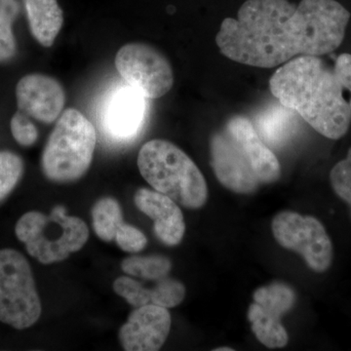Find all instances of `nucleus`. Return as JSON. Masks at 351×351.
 <instances>
[{
    "mask_svg": "<svg viewBox=\"0 0 351 351\" xmlns=\"http://www.w3.org/2000/svg\"><path fill=\"white\" fill-rule=\"evenodd\" d=\"M350 13L336 0H247L237 18H226L216 43L233 62L271 69L301 56L321 57L338 49Z\"/></svg>",
    "mask_w": 351,
    "mask_h": 351,
    "instance_id": "1",
    "label": "nucleus"
},
{
    "mask_svg": "<svg viewBox=\"0 0 351 351\" xmlns=\"http://www.w3.org/2000/svg\"><path fill=\"white\" fill-rule=\"evenodd\" d=\"M269 88L279 104L320 135L339 140L348 131L351 110L345 90L335 69L319 57H298L279 66Z\"/></svg>",
    "mask_w": 351,
    "mask_h": 351,
    "instance_id": "2",
    "label": "nucleus"
},
{
    "mask_svg": "<svg viewBox=\"0 0 351 351\" xmlns=\"http://www.w3.org/2000/svg\"><path fill=\"white\" fill-rule=\"evenodd\" d=\"M211 164L218 181L239 195H250L261 184L280 178L278 159L248 119L237 115L210 141Z\"/></svg>",
    "mask_w": 351,
    "mask_h": 351,
    "instance_id": "3",
    "label": "nucleus"
},
{
    "mask_svg": "<svg viewBox=\"0 0 351 351\" xmlns=\"http://www.w3.org/2000/svg\"><path fill=\"white\" fill-rule=\"evenodd\" d=\"M141 175L154 191L189 209H199L208 199L204 176L186 154L168 141L145 143L138 156Z\"/></svg>",
    "mask_w": 351,
    "mask_h": 351,
    "instance_id": "4",
    "label": "nucleus"
},
{
    "mask_svg": "<svg viewBox=\"0 0 351 351\" xmlns=\"http://www.w3.org/2000/svg\"><path fill=\"white\" fill-rule=\"evenodd\" d=\"M96 143V130L91 121L75 108L64 110L43 149L44 175L55 182L80 179L91 165Z\"/></svg>",
    "mask_w": 351,
    "mask_h": 351,
    "instance_id": "5",
    "label": "nucleus"
},
{
    "mask_svg": "<svg viewBox=\"0 0 351 351\" xmlns=\"http://www.w3.org/2000/svg\"><path fill=\"white\" fill-rule=\"evenodd\" d=\"M15 233L27 253L43 265L63 262L89 239L85 221L68 216L64 206L53 208L49 215L27 212L16 223Z\"/></svg>",
    "mask_w": 351,
    "mask_h": 351,
    "instance_id": "6",
    "label": "nucleus"
},
{
    "mask_svg": "<svg viewBox=\"0 0 351 351\" xmlns=\"http://www.w3.org/2000/svg\"><path fill=\"white\" fill-rule=\"evenodd\" d=\"M43 313L31 265L20 252L0 250V322L25 330Z\"/></svg>",
    "mask_w": 351,
    "mask_h": 351,
    "instance_id": "7",
    "label": "nucleus"
},
{
    "mask_svg": "<svg viewBox=\"0 0 351 351\" xmlns=\"http://www.w3.org/2000/svg\"><path fill=\"white\" fill-rule=\"evenodd\" d=\"M272 232L280 246L300 254L313 271L323 274L331 267V239L322 223L314 217L281 212L272 221Z\"/></svg>",
    "mask_w": 351,
    "mask_h": 351,
    "instance_id": "8",
    "label": "nucleus"
},
{
    "mask_svg": "<svg viewBox=\"0 0 351 351\" xmlns=\"http://www.w3.org/2000/svg\"><path fill=\"white\" fill-rule=\"evenodd\" d=\"M115 66L129 86L145 99L161 98L174 83L170 62L149 44L122 46L115 56Z\"/></svg>",
    "mask_w": 351,
    "mask_h": 351,
    "instance_id": "9",
    "label": "nucleus"
},
{
    "mask_svg": "<svg viewBox=\"0 0 351 351\" xmlns=\"http://www.w3.org/2000/svg\"><path fill=\"white\" fill-rule=\"evenodd\" d=\"M171 315L168 308L145 304L136 307L119 329L120 345L126 351H156L169 336Z\"/></svg>",
    "mask_w": 351,
    "mask_h": 351,
    "instance_id": "10",
    "label": "nucleus"
},
{
    "mask_svg": "<svg viewBox=\"0 0 351 351\" xmlns=\"http://www.w3.org/2000/svg\"><path fill=\"white\" fill-rule=\"evenodd\" d=\"M18 110L43 123L59 119L66 103L61 83L51 76L32 73L21 78L16 86Z\"/></svg>",
    "mask_w": 351,
    "mask_h": 351,
    "instance_id": "11",
    "label": "nucleus"
},
{
    "mask_svg": "<svg viewBox=\"0 0 351 351\" xmlns=\"http://www.w3.org/2000/svg\"><path fill=\"white\" fill-rule=\"evenodd\" d=\"M145 97L131 86L121 87L108 98L103 113L106 133L115 141H129L137 136L145 121Z\"/></svg>",
    "mask_w": 351,
    "mask_h": 351,
    "instance_id": "12",
    "label": "nucleus"
},
{
    "mask_svg": "<svg viewBox=\"0 0 351 351\" xmlns=\"http://www.w3.org/2000/svg\"><path fill=\"white\" fill-rule=\"evenodd\" d=\"M134 202L142 213L154 221L157 239L167 246H176L184 239L186 223L181 208L176 201L154 189H140Z\"/></svg>",
    "mask_w": 351,
    "mask_h": 351,
    "instance_id": "13",
    "label": "nucleus"
},
{
    "mask_svg": "<svg viewBox=\"0 0 351 351\" xmlns=\"http://www.w3.org/2000/svg\"><path fill=\"white\" fill-rule=\"evenodd\" d=\"M285 311L276 304L254 301L249 307L248 319L258 341L269 348H284L288 343V334L281 323Z\"/></svg>",
    "mask_w": 351,
    "mask_h": 351,
    "instance_id": "14",
    "label": "nucleus"
},
{
    "mask_svg": "<svg viewBox=\"0 0 351 351\" xmlns=\"http://www.w3.org/2000/svg\"><path fill=\"white\" fill-rule=\"evenodd\" d=\"M29 29L43 47H51L64 24V14L58 0H25Z\"/></svg>",
    "mask_w": 351,
    "mask_h": 351,
    "instance_id": "15",
    "label": "nucleus"
},
{
    "mask_svg": "<svg viewBox=\"0 0 351 351\" xmlns=\"http://www.w3.org/2000/svg\"><path fill=\"white\" fill-rule=\"evenodd\" d=\"M298 115L284 106H274L261 113L255 127L258 136L269 147H280L295 135Z\"/></svg>",
    "mask_w": 351,
    "mask_h": 351,
    "instance_id": "16",
    "label": "nucleus"
},
{
    "mask_svg": "<svg viewBox=\"0 0 351 351\" xmlns=\"http://www.w3.org/2000/svg\"><path fill=\"white\" fill-rule=\"evenodd\" d=\"M92 221L97 237L106 242L115 239L117 230L123 221L121 206L112 197L101 198L92 208Z\"/></svg>",
    "mask_w": 351,
    "mask_h": 351,
    "instance_id": "17",
    "label": "nucleus"
},
{
    "mask_svg": "<svg viewBox=\"0 0 351 351\" xmlns=\"http://www.w3.org/2000/svg\"><path fill=\"white\" fill-rule=\"evenodd\" d=\"M121 269L132 277H138L149 281H159L165 278L172 269V263L161 255L130 256L124 258Z\"/></svg>",
    "mask_w": 351,
    "mask_h": 351,
    "instance_id": "18",
    "label": "nucleus"
},
{
    "mask_svg": "<svg viewBox=\"0 0 351 351\" xmlns=\"http://www.w3.org/2000/svg\"><path fill=\"white\" fill-rule=\"evenodd\" d=\"M19 11L17 0H0V64L12 60L17 52L13 24Z\"/></svg>",
    "mask_w": 351,
    "mask_h": 351,
    "instance_id": "19",
    "label": "nucleus"
},
{
    "mask_svg": "<svg viewBox=\"0 0 351 351\" xmlns=\"http://www.w3.org/2000/svg\"><path fill=\"white\" fill-rule=\"evenodd\" d=\"M24 174V161L11 152H0V200L17 186Z\"/></svg>",
    "mask_w": 351,
    "mask_h": 351,
    "instance_id": "20",
    "label": "nucleus"
},
{
    "mask_svg": "<svg viewBox=\"0 0 351 351\" xmlns=\"http://www.w3.org/2000/svg\"><path fill=\"white\" fill-rule=\"evenodd\" d=\"M186 297L184 284L167 276L156 281L151 288V304L156 306L172 308L179 306Z\"/></svg>",
    "mask_w": 351,
    "mask_h": 351,
    "instance_id": "21",
    "label": "nucleus"
},
{
    "mask_svg": "<svg viewBox=\"0 0 351 351\" xmlns=\"http://www.w3.org/2000/svg\"><path fill=\"white\" fill-rule=\"evenodd\" d=\"M115 294L123 298L129 304L140 307L151 304V288L145 287L132 276H120L113 282Z\"/></svg>",
    "mask_w": 351,
    "mask_h": 351,
    "instance_id": "22",
    "label": "nucleus"
},
{
    "mask_svg": "<svg viewBox=\"0 0 351 351\" xmlns=\"http://www.w3.org/2000/svg\"><path fill=\"white\" fill-rule=\"evenodd\" d=\"M330 182L335 193L350 207L351 217V147L346 158L331 170Z\"/></svg>",
    "mask_w": 351,
    "mask_h": 351,
    "instance_id": "23",
    "label": "nucleus"
},
{
    "mask_svg": "<svg viewBox=\"0 0 351 351\" xmlns=\"http://www.w3.org/2000/svg\"><path fill=\"white\" fill-rule=\"evenodd\" d=\"M10 129L16 142L23 147H31L38 141V128L32 123L29 117L20 110L11 119Z\"/></svg>",
    "mask_w": 351,
    "mask_h": 351,
    "instance_id": "24",
    "label": "nucleus"
},
{
    "mask_svg": "<svg viewBox=\"0 0 351 351\" xmlns=\"http://www.w3.org/2000/svg\"><path fill=\"white\" fill-rule=\"evenodd\" d=\"M114 240L121 250L131 254L138 253L147 244V237L142 230L125 223L117 230Z\"/></svg>",
    "mask_w": 351,
    "mask_h": 351,
    "instance_id": "25",
    "label": "nucleus"
},
{
    "mask_svg": "<svg viewBox=\"0 0 351 351\" xmlns=\"http://www.w3.org/2000/svg\"><path fill=\"white\" fill-rule=\"evenodd\" d=\"M335 73L338 76L343 90L350 92V108L351 110V55L341 54L336 60L334 66Z\"/></svg>",
    "mask_w": 351,
    "mask_h": 351,
    "instance_id": "26",
    "label": "nucleus"
},
{
    "mask_svg": "<svg viewBox=\"0 0 351 351\" xmlns=\"http://www.w3.org/2000/svg\"><path fill=\"white\" fill-rule=\"evenodd\" d=\"M215 351H233V348H218Z\"/></svg>",
    "mask_w": 351,
    "mask_h": 351,
    "instance_id": "27",
    "label": "nucleus"
}]
</instances>
